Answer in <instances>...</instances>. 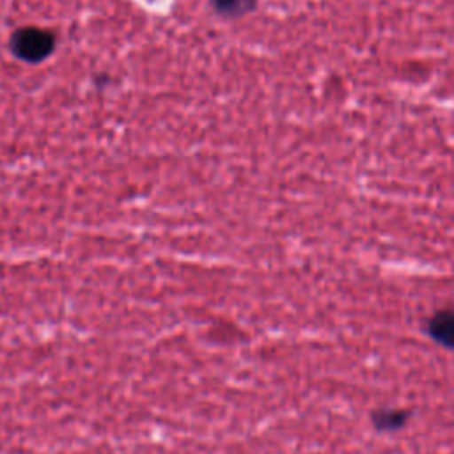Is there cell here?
<instances>
[{
	"label": "cell",
	"instance_id": "cell-3",
	"mask_svg": "<svg viewBox=\"0 0 454 454\" xmlns=\"http://www.w3.org/2000/svg\"><path fill=\"white\" fill-rule=\"evenodd\" d=\"M411 417V411L406 408H376L371 413L372 427L380 433H392L403 429Z\"/></svg>",
	"mask_w": 454,
	"mask_h": 454
},
{
	"label": "cell",
	"instance_id": "cell-1",
	"mask_svg": "<svg viewBox=\"0 0 454 454\" xmlns=\"http://www.w3.org/2000/svg\"><path fill=\"white\" fill-rule=\"evenodd\" d=\"M53 35L41 28H21L11 39L12 51L28 62H37L44 59L53 50Z\"/></svg>",
	"mask_w": 454,
	"mask_h": 454
},
{
	"label": "cell",
	"instance_id": "cell-4",
	"mask_svg": "<svg viewBox=\"0 0 454 454\" xmlns=\"http://www.w3.org/2000/svg\"><path fill=\"white\" fill-rule=\"evenodd\" d=\"M213 4L220 12L229 16H238L250 11L255 0H213Z\"/></svg>",
	"mask_w": 454,
	"mask_h": 454
},
{
	"label": "cell",
	"instance_id": "cell-2",
	"mask_svg": "<svg viewBox=\"0 0 454 454\" xmlns=\"http://www.w3.org/2000/svg\"><path fill=\"white\" fill-rule=\"evenodd\" d=\"M427 335L440 346L454 349V307L436 310L426 323Z\"/></svg>",
	"mask_w": 454,
	"mask_h": 454
}]
</instances>
